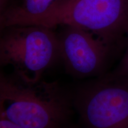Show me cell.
<instances>
[{
	"mask_svg": "<svg viewBox=\"0 0 128 128\" xmlns=\"http://www.w3.org/2000/svg\"><path fill=\"white\" fill-rule=\"evenodd\" d=\"M16 25L78 27L112 47L127 32L128 0H58L44 13L24 19Z\"/></svg>",
	"mask_w": 128,
	"mask_h": 128,
	"instance_id": "cell-2",
	"label": "cell"
},
{
	"mask_svg": "<svg viewBox=\"0 0 128 128\" xmlns=\"http://www.w3.org/2000/svg\"><path fill=\"white\" fill-rule=\"evenodd\" d=\"M58 0H22L21 4L8 6L0 14L1 30L15 26L24 19L44 13Z\"/></svg>",
	"mask_w": 128,
	"mask_h": 128,
	"instance_id": "cell-6",
	"label": "cell"
},
{
	"mask_svg": "<svg viewBox=\"0 0 128 128\" xmlns=\"http://www.w3.org/2000/svg\"><path fill=\"white\" fill-rule=\"evenodd\" d=\"M64 26L58 37L60 58L67 72L80 78L100 74L107 63L111 46L87 30Z\"/></svg>",
	"mask_w": 128,
	"mask_h": 128,
	"instance_id": "cell-5",
	"label": "cell"
},
{
	"mask_svg": "<svg viewBox=\"0 0 128 128\" xmlns=\"http://www.w3.org/2000/svg\"><path fill=\"white\" fill-rule=\"evenodd\" d=\"M0 63L11 66L14 74L35 83L60 58L58 37L52 28L38 25H16L3 28Z\"/></svg>",
	"mask_w": 128,
	"mask_h": 128,
	"instance_id": "cell-3",
	"label": "cell"
},
{
	"mask_svg": "<svg viewBox=\"0 0 128 128\" xmlns=\"http://www.w3.org/2000/svg\"><path fill=\"white\" fill-rule=\"evenodd\" d=\"M128 39V46L126 52L122 59L116 70L112 74V76L128 82V28L126 33Z\"/></svg>",
	"mask_w": 128,
	"mask_h": 128,
	"instance_id": "cell-7",
	"label": "cell"
},
{
	"mask_svg": "<svg viewBox=\"0 0 128 128\" xmlns=\"http://www.w3.org/2000/svg\"><path fill=\"white\" fill-rule=\"evenodd\" d=\"M71 100L56 82L35 83L18 76L0 77V116L22 128H62Z\"/></svg>",
	"mask_w": 128,
	"mask_h": 128,
	"instance_id": "cell-1",
	"label": "cell"
},
{
	"mask_svg": "<svg viewBox=\"0 0 128 128\" xmlns=\"http://www.w3.org/2000/svg\"><path fill=\"white\" fill-rule=\"evenodd\" d=\"M0 128H22L3 116H0Z\"/></svg>",
	"mask_w": 128,
	"mask_h": 128,
	"instance_id": "cell-8",
	"label": "cell"
},
{
	"mask_svg": "<svg viewBox=\"0 0 128 128\" xmlns=\"http://www.w3.org/2000/svg\"></svg>",
	"mask_w": 128,
	"mask_h": 128,
	"instance_id": "cell-9",
	"label": "cell"
},
{
	"mask_svg": "<svg viewBox=\"0 0 128 128\" xmlns=\"http://www.w3.org/2000/svg\"><path fill=\"white\" fill-rule=\"evenodd\" d=\"M85 128H128V82L111 74L80 87L74 98Z\"/></svg>",
	"mask_w": 128,
	"mask_h": 128,
	"instance_id": "cell-4",
	"label": "cell"
}]
</instances>
